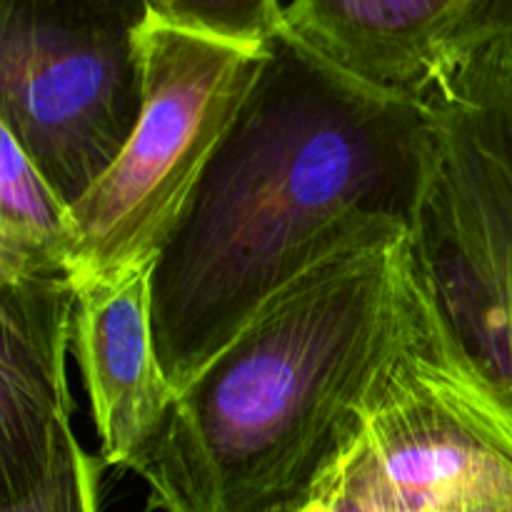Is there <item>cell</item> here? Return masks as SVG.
Listing matches in <instances>:
<instances>
[{"label":"cell","instance_id":"cell-1","mask_svg":"<svg viewBox=\"0 0 512 512\" xmlns=\"http://www.w3.org/2000/svg\"><path fill=\"white\" fill-rule=\"evenodd\" d=\"M433 153V103L353 78L285 25L153 263L173 393L303 275L413 235Z\"/></svg>","mask_w":512,"mask_h":512},{"label":"cell","instance_id":"cell-2","mask_svg":"<svg viewBox=\"0 0 512 512\" xmlns=\"http://www.w3.org/2000/svg\"><path fill=\"white\" fill-rule=\"evenodd\" d=\"M413 235L320 265L173 400L130 473L163 512L300 508L353 438L418 295Z\"/></svg>","mask_w":512,"mask_h":512},{"label":"cell","instance_id":"cell-3","mask_svg":"<svg viewBox=\"0 0 512 512\" xmlns=\"http://www.w3.org/2000/svg\"><path fill=\"white\" fill-rule=\"evenodd\" d=\"M310 495L368 512H512V413L453 338L425 275L368 410Z\"/></svg>","mask_w":512,"mask_h":512},{"label":"cell","instance_id":"cell-4","mask_svg":"<svg viewBox=\"0 0 512 512\" xmlns=\"http://www.w3.org/2000/svg\"><path fill=\"white\" fill-rule=\"evenodd\" d=\"M138 53V123L115 163L70 205L75 290L155 263L258 80L268 48L193 33L148 10Z\"/></svg>","mask_w":512,"mask_h":512},{"label":"cell","instance_id":"cell-5","mask_svg":"<svg viewBox=\"0 0 512 512\" xmlns=\"http://www.w3.org/2000/svg\"><path fill=\"white\" fill-rule=\"evenodd\" d=\"M433 108L415 258L453 338L512 413V40L475 53Z\"/></svg>","mask_w":512,"mask_h":512},{"label":"cell","instance_id":"cell-6","mask_svg":"<svg viewBox=\"0 0 512 512\" xmlns=\"http://www.w3.org/2000/svg\"><path fill=\"white\" fill-rule=\"evenodd\" d=\"M145 0H0V125L78 203L143 110Z\"/></svg>","mask_w":512,"mask_h":512},{"label":"cell","instance_id":"cell-7","mask_svg":"<svg viewBox=\"0 0 512 512\" xmlns=\"http://www.w3.org/2000/svg\"><path fill=\"white\" fill-rule=\"evenodd\" d=\"M285 25L353 78L433 103L475 53L512 40V0H290Z\"/></svg>","mask_w":512,"mask_h":512},{"label":"cell","instance_id":"cell-8","mask_svg":"<svg viewBox=\"0 0 512 512\" xmlns=\"http://www.w3.org/2000/svg\"><path fill=\"white\" fill-rule=\"evenodd\" d=\"M148 268L78 290L70 353L78 360L100 438V460L133 468L163 428L175 393L153 340V290Z\"/></svg>","mask_w":512,"mask_h":512},{"label":"cell","instance_id":"cell-9","mask_svg":"<svg viewBox=\"0 0 512 512\" xmlns=\"http://www.w3.org/2000/svg\"><path fill=\"white\" fill-rule=\"evenodd\" d=\"M75 298L68 275L0 283V493L43 478L73 438L65 353Z\"/></svg>","mask_w":512,"mask_h":512},{"label":"cell","instance_id":"cell-10","mask_svg":"<svg viewBox=\"0 0 512 512\" xmlns=\"http://www.w3.org/2000/svg\"><path fill=\"white\" fill-rule=\"evenodd\" d=\"M70 278V205L13 135L0 138V283ZM73 280V278H70Z\"/></svg>","mask_w":512,"mask_h":512},{"label":"cell","instance_id":"cell-11","mask_svg":"<svg viewBox=\"0 0 512 512\" xmlns=\"http://www.w3.org/2000/svg\"><path fill=\"white\" fill-rule=\"evenodd\" d=\"M148 10L178 28L245 48H268L285 30L280 0H145Z\"/></svg>","mask_w":512,"mask_h":512},{"label":"cell","instance_id":"cell-12","mask_svg":"<svg viewBox=\"0 0 512 512\" xmlns=\"http://www.w3.org/2000/svg\"><path fill=\"white\" fill-rule=\"evenodd\" d=\"M100 470L103 460L85 453L73 435L43 478L15 493H0V512H100Z\"/></svg>","mask_w":512,"mask_h":512},{"label":"cell","instance_id":"cell-13","mask_svg":"<svg viewBox=\"0 0 512 512\" xmlns=\"http://www.w3.org/2000/svg\"><path fill=\"white\" fill-rule=\"evenodd\" d=\"M275 512H298V508H283V510H275Z\"/></svg>","mask_w":512,"mask_h":512}]
</instances>
